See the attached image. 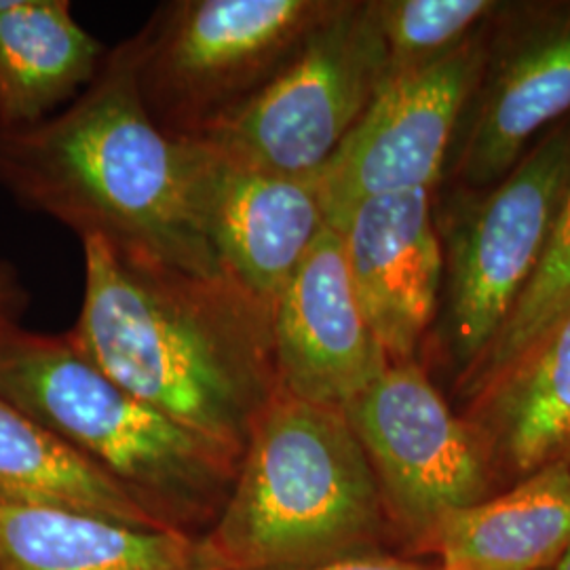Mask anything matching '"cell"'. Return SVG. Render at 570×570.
I'll return each instance as SVG.
<instances>
[{"label": "cell", "mask_w": 570, "mask_h": 570, "mask_svg": "<svg viewBox=\"0 0 570 570\" xmlns=\"http://www.w3.org/2000/svg\"><path fill=\"white\" fill-rule=\"evenodd\" d=\"M85 296L70 332L119 387L242 461L279 393L273 311L204 277L82 237Z\"/></svg>", "instance_id": "obj_1"}, {"label": "cell", "mask_w": 570, "mask_h": 570, "mask_svg": "<svg viewBox=\"0 0 570 570\" xmlns=\"http://www.w3.org/2000/svg\"><path fill=\"white\" fill-rule=\"evenodd\" d=\"M209 148L150 119L138 35L119 42L60 115L0 129V186L82 237L204 277H226L207 239Z\"/></svg>", "instance_id": "obj_2"}, {"label": "cell", "mask_w": 570, "mask_h": 570, "mask_svg": "<svg viewBox=\"0 0 570 570\" xmlns=\"http://www.w3.org/2000/svg\"><path fill=\"white\" fill-rule=\"evenodd\" d=\"M389 532L345 412L279 389L252 429L218 524L197 548L205 570L308 569L376 553Z\"/></svg>", "instance_id": "obj_3"}, {"label": "cell", "mask_w": 570, "mask_h": 570, "mask_svg": "<svg viewBox=\"0 0 570 570\" xmlns=\"http://www.w3.org/2000/svg\"><path fill=\"white\" fill-rule=\"evenodd\" d=\"M0 400L81 452L155 513L159 505H209L230 490L242 463L110 381L70 334L20 330L0 346Z\"/></svg>", "instance_id": "obj_4"}, {"label": "cell", "mask_w": 570, "mask_h": 570, "mask_svg": "<svg viewBox=\"0 0 570 570\" xmlns=\"http://www.w3.org/2000/svg\"><path fill=\"white\" fill-rule=\"evenodd\" d=\"M327 0H183L138 32V87L165 134L199 140L252 100L320 26Z\"/></svg>", "instance_id": "obj_5"}, {"label": "cell", "mask_w": 570, "mask_h": 570, "mask_svg": "<svg viewBox=\"0 0 570 570\" xmlns=\"http://www.w3.org/2000/svg\"><path fill=\"white\" fill-rule=\"evenodd\" d=\"M387 75L374 2H336L279 75L197 142L245 169L320 174Z\"/></svg>", "instance_id": "obj_6"}, {"label": "cell", "mask_w": 570, "mask_h": 570, "mask_svg": "<svg viewBox=\"0 0 570 570\" xmlns=\"http://www.w3.org/2000/svg\"><path fill=\"white\" fill-rule=\"evenodd\" d=\"M376 478L391 532L428 556L450 511L501 492L475 428L431 383L419 360L391 362L343 410Z\"/></svg>", "instance_id": "obj_7"}, {"label": "cell", "mask_w": 570, "mask_h": 570, "mask_svg": "<svg viewBox=\"0 0 570 570\" xmlns=\"http://www.w3.org/2000/svg\"><path fill=\"white\" fill-rule=\"evenodd\" d=\"M570 188V122L551 129L487 197L446 223L442 338L456 379L510 317Z\"/></svg>", "instance_id": "obj_8"}, {"label": "cell", "mask_w": 570, "mask_h": 570, "mask_svg": "<svg viewBox=\"0 0 570 570\" xmlns=\"http://www.w3.org/2000/svg\"><path fill=\"white\" fill-rule=\"evenodd\" d=\"M487 58L480 30L446 58L387 77L320 171L330 228L341 233L353 209L372 197L435 186Z\"/></svg>", "instance_id": "obj_9"}, {"label": "cell", "mask_w": 570, "mask_h": 570, "mask_svg": "<svg viewBox=\"0 0 570 570\" xmlns=\"http://www.w3.org/2000/svg\"><path fill=\"white\" fill-rule=\"evenodd\" d=\"M279 389L345 410L389 366L346 268L343 237L326 226L273 308Z\"/></svg>", "instance_id": "obj_10"}, {"label": "cell", "mask_w": 570, "mask_h": 570, "mask_svg": "<svg viewBox=\"0 0 570 570\" xmlns=\"http://www.w3.org/2000/svg\"><path fill=\"white\" fill-rule=\"evenodd\" d=\"M341 237L355 296L389 364L416 360L444 285L431 190L367 199L353 209Z\"/></svg>", "instance_id": "obj_11"}, {"label": "cell", "mask_w": 570, "mask_h": 570, "mask_svg": "<svg viewBox=\"0 0 570 570\" xmlns=\"http://www.w3.org/2000/svg\"><path fill=\"white\" fill-rule=\"evenodd\" d=\"M456 178L489 190L529 153L530 140L570 112V4L534 13L499 41L473 94Z\"/></svg>", "instance_id": "obj_12"}, {"label": "cell", "mask_w": 570, "mask_h": 570, "mask_svg": "<svg viewBox=\"0 0 570 570\" xmlns=\"http://www.w3.org/2000/svg\"><path fill=\"white\" fill-rule=\"evenodd\" d=\"M204 220L226 277L273 311L327 226L322 178L254 171L212 153Z\"/></svg>", "instance_id": "obj_13"}, {"label": "cell", "mask_w": 570, "mask_h": 570, "mask_svg": "<svg viewBox=\"0 0 570 570\" xmlns=\"http://www.w3.org/2000/svg\"><path fill=\"white\" fill-rule=\"evenodd\" d=\"M569 548L570 469L556 461L487 501L450 511L428 556L435 570H546Z\"/></svg>", "instance_id": "obj_14"}, {"label": "cell", "mask_w": 570, "mask_h": 570, "mask_svg": "<svg viewBox=\"0 0 570 570\" xmlns=\"http://www.w3.org/2000/svg\"><path fill=\"white\" fill-rule=\"evenodd\" d=\"M463 416L482 438L501 490L560 461L570 450V315Z\"/></svg>", "instance_id": "obj_15"}, {"label": "cell", "mask_w": 570, "mask_h": 570, "mask_svg": "<svg viewBox=\"0 0 570 570\" xmlns=\"http://www.w3.org/2000/svg\"><path fill=\"white\" fill-rule=\"evenodd\" d=\"M0 570H205L176 529H138L82 511L0 503Z\"/></svg>", "instance_id": "obj_16"}, {"label": "cell", "mask_w": 570, "mask_h": 570, "mask_svg": "<svg viewBox=\"0 0 570 570\" xmlns=\"http://www.w3.org/2000/svg\"><path fill=\"white\" fill-rule=\"evenodd\" d=\"M104 47L66 0H0V129L49 119L94 81Z\"/></svg>", "instance_id": "obj_17"}, {"label": "cell", "mask_w": 570, "mask_h": 570, "mask_svg": "<svg viewBox=\"0 0 570 570\" xmlns=\"http://www.w3.org/2000/svg\"><path fill=\"white\" fill-rule=\"evenodd\" d=\"M0 503L82 511L138 529H171L81 452L2 400Z\"/></svg>", "instance_id": "obj_18"}, {"label": "cell", "mask_w": 570, "mask_h": 570, "mask_svg": "<svg viewBox=\"0 0 570 570\" xmlns=\"http://www.w3.org/2000/svg\"><path fill=\"white\" fill-rule=\"evenodd\" d=\"M570 315V188L551 228L550 242L510 317L482 357L456 379V395L471 400L499 383L532 346Z\"/></svg>", "instance_id": "obj_19"}, {"label": "cell", "mask_w": 570, "mask_h": 570, "mask_svg": "<svg viewBox=\"0 0 570 570\" xmlns=\"http://www.w3.org/2000/svg\"><path fill=\"white\" fill-rule=\"evenodd\" d=\"M499 2L490 0H379L376 20L387 47L389 75L446 58L478 35Z\"/></svg>", "instance_id": "obj_20"}, {"label": "cell", "mask_w": 570, "mask_h": 570, "mask_svg": "<svg viewBox=\"0 0 570 570\" xmlns=\"http://www.w3.org/2000/svg\"><path fill=\"white\" fill-rule=\"evenodd\" d=\"M28 294L20 282L16 268L0 261V346L11 341L21 327V317L26 315Z\"/></svg>", "instance_id": "obj_21"}, {"label": "cell", "mask_w": 570, "mask_h": 570, "mask_svg": "<svg viewBox=\"0 0 570 570\" xmlns=\"http://www.w3.org/2000/svg\"><path fill=\"white\" fill-rule=\"evenodd\" d=\"M294 570H435L433 562H423L416 558H404V556H389V553H362L351 556L343 560L326 562L320 567Z\"/></svg>", "instance_id": "obj_22"}, {"label": "cell", "mask_w": 570, "mask_h": 570, "mask_svg": "<svg viewBox=\"0 0 570 570\" xmlns=\"http://www.w3.org/2000/svg\"><path fill=\"white\" fill-rule=\"evenodd\" d=\"M553 570H570V548L562 553V558L556 562Z\"/></svg>", "instance_id": "obj_23"}, {"label": "cell", "mask_w": 570, "mask_h": 570, "mask_svg": "<svg viewBox=\"0 0 570 570\" xmlns=\"http://www.w3.org/2000/svg\"><path fill=\"white\" fill-rule=\"evenodd\" d=\"M560 461H562V463H564V465L570 469V450L567 452V454H564V456H562V459H560Z\"/></svg>", "instance_id": "obj_24"}, {"label": "cell", "mask_w": 570, "mask_h": 570, "mask_svg": "<svg viewBox=\"0 0 570 570\" xmlns=\"http://www.w3.org/2000/svg\"><path fill=\"white\" fill-rule=\"evenodd\" d=\"M546 570H553V569H546Z\"/></svg>", "instance_id": "obj_25"}]
</instances>
